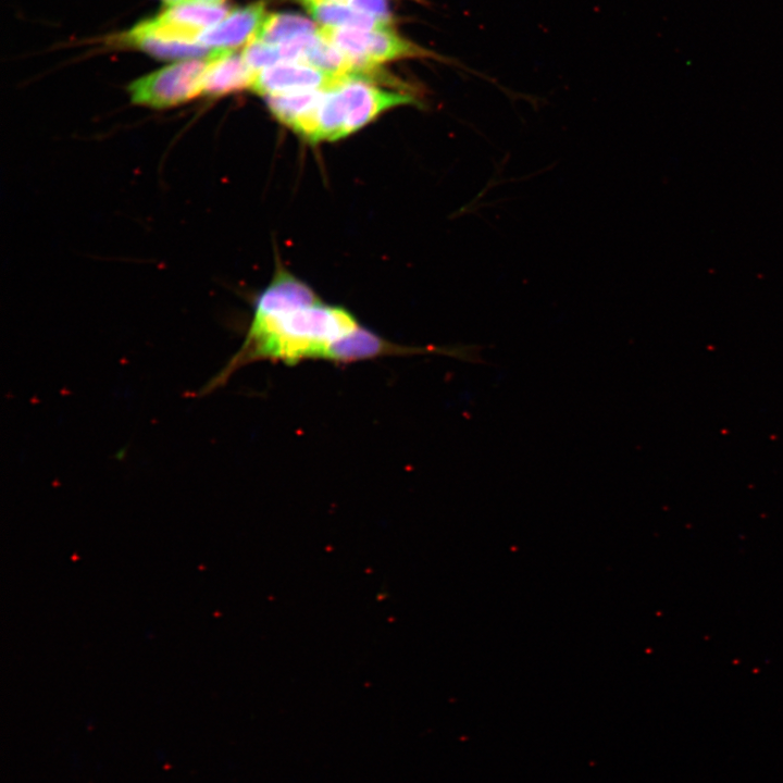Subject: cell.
Instances as JSON below:
<instances>
[{"label": "cell", "instance_id": "6da1fadb", "mask_svg": "<svg viewBox=\"0 0 783 783\" xmlns=\"http://www.w3.org/2000/svg\"><path fill=\"white\" fill-rule=\"evenodd\" d=\"M361 325L349 310L323 302L310 286L279 269L254 300L241 346L201 394L213 391L251 362L331 361L336 344Z\"/></svg>", "mask_w": 783, "mask_h": 783}, {"label": "cell", "instance_id": "7a4b0ae2", "mask_svg": "<svg viewBox=\"0 0 783 783\" xmlns=\"http://www.w3.org/2000/svg\"><path fill=\"white\" fill-rule=\"evenodd\" d=\"M415 102L410 94L385 90L350 76L325 91L301 136L311 142L340 139L390 108Z\"/></svg>", "mask_w": 783, "mask_h": 783}, {"label": "cell", "instance_id": "3957f363", "mask_svg": "<svg viewBox=\"0 0 783 783\" xmlns=\"http://www.w3.org/2000/svg\"><path fill=\"white\" fill-rule=\"evenodd\" d=\"M318 33L335 46L352 64L356 75L371 80L380 65L407 58H437L414 42L397 35L391 26L375 29L320 26Z\"/></svg>", "mask_w": 783, "mask_h": 783}, {"label": "cell", "instance_id": "277c9868", "mask_svg": "<svg viewBox=\"0 0 783 783\" xmlns=\"http://www.w3.org/2000/svg\"><path fill=\"white\" fill-rule=\"evenodd\" d=\"M209 57L175 61L134 80L127 87L132 102L167 109L202 95Z\"/></svg>", "mask_w": 783, "mask_h": 783}, {"label": "cell", "instance_id": "5b68a950", "mask_svg": "<svg viewBox=\"0 0 783 783\" xmlns=\"http://www.w3.org/2000/svg\"><path fill=\"white\" fill-rule=\"evenodd\" d=\"M228 12L224 3L186 0L139 22L133 28L165 40L198 42L202 33L223 20Z\"/></svg>", "mask_w": 783, "mask_h": 783}, {"label": "cell", "instance_id": "8992f818", "mask_svg": "<svg viewBox=\"0 0 783 783\" xmlns=\"http://www.w3.org/2000/svg\"><path fill=\"white\" fill-rule=\"evenodd\" d=\"M346 78L309 64L282 62L256 72L250 89L264 97L307 90L327 91Z\"/></svg>", "mask_w": 783, "mask_h": 783}, {"label": "cell", "instance_id": "52a82bcc", "mask_svg": "<svg viewBox=\"0 0 783 783\" xmlns=\"http://www.w3.org/2000/svg\"><path fill=\"white\" fill-rule=\"evenodd\" d=\"M266 15L262 1L229 10L223 20L202 33L198 42L212 50L246 46L254 39Z\"/></svg>", "mask_w": 783, "mask_h": 783}, {"label": "cell", "instance_id": "ba28073f", "mask_svg": "<svg viewBox=\"0 0 783 783\" xmlns=\"http://www.w3.org/2000/svg\"><path fill=\"white\" fill-rule=\"evenodd\" d=\"M256 72L234 50L215 49L209 57L202 95L224 96L251 88Z\"/></svg>", "mask_w": 783, "mask_h": 783}, {"label": "cell", "instance_id": "9c48e42d", "mask_svg": "<svg viewBox=\"0 0 783 783\" xmlns=\"http://www.w3.org/2000/svg\"><path fill=\"white\" fill-rule=\"evenodd\" d=\"M115 45L139 49L163 60H185L208 58L214 50L199 42L172 41L139 33L133 27L114 37Z\"/></svg>", "mask_w": 783, "mask_h": 783}, {"label": "cell", "instance_id": "30bf717a", "mask_svg": "<svg viewBox=\"0 0 783 783\" xmlns=\"http://www.w3.org/2000/svg\"><path fill=\"white\" fill-rule=\"evenodd\" d=\"M324 90H307L266 97L271 113L300 134L324 97Z\"/></svg>", "mask_w": 783, "mask_h": 783}, {"label": "cell", "instance_id": "8fae6325", "mask_svg": "<svg viewBox=\"0 0 783 783\" xmlns=\"http://www.w3.org/2000/svg\"><path fill=\"white\" fill-rule=\"evenodd\" d=\"M318 28L312 21L298 14L271 13L265 16L253 40L276 46L314 34Z\"/></svg>", "mask_w": 783, "mask_h": 783}, {"label": "cell", "instance_id": "7c38bea8", "mask_svg": "<svg viewBox=\"0 0 783 783\" xmlns=\"http://www.w3.org/2000/svg\"><path fill=\"white\" fill-rule=\"evenodd\" d=\"M320 26L375 29L391 26V23L378 21L362 13L347 3L332 2L321 4L309 11Z\"/></svg>", "mask_w": 783, "mask_h": 783}, {"label": "cell", "instance_id": "4fadbf2b", "mask_svg": "<svg viewBox=\"0 0 783 783\" xmlns=\"http://www.w3.org/2000/svg\"><path fill=\"white\" fill-rule=\"evenodd\" d=\"M346 3L378 21L391 23L386 0H347Z\"/></svg>", "mask_w": 783, "mask_h": 783}, {"label": "cell", "instance_id": "5bb4252c", "mask_svg": "<svg viewBox=\"0 0 783 783\" xmlns=\"http://www.w3.org/2000/svg\"><path fill=\"white\" fill-rule=\"evenodd\" d=\"M310 11L311 9L325 3L341 2L346 3L347 0H299Z\"/></svg>", "mask_w": 783, "mask_h": 783}, {"label": "cell", "instance_id": "9a60e30c", "mask_svg": "<svg viewBox=\"0 0 783 783\" xmlns=\"http://www.w3.org/2000/svg\"><path fill=\"white\" fill-rule=\"evenodd\" d=\"M167 8L182 3L186 0H161Z\"/></svg>", "mask_w": 783, "mask_h": 783}, {"label": "cell", "instance_id": "2e32d148", "mask_svg": "<svg viewBox=\"0 0 783 783\" xmlns=\"http://www.w3.org/2000/svg\"><path fill=\"white\" fill-rule=\"evenodd\" d=\"M207 2H213V3H224V0H202Z\"/></svg>", "mask_w": 783, "mask_h": 783}]
</instances>
